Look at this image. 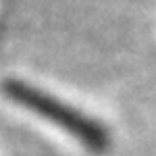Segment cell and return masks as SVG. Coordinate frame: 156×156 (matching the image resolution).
<instances>
[{"mask_svg": "<svg viewBox=\"0 0 156 156\" xmlns=\"http://www.w3.org/2000/svg\"><path fill=\"white\" fill-rule=\"evenodd\" d=\"M4 94L11 100L19 102L21 106H25L27 110H31V112H36L40 117L56 123L67 133H71L77 140H81V144L87 146L90 150L102 152V150L108 148V133L100 123L92 121L90 117H85L83 112H77L69 104H65V102H60L56 98L40 92L34 85H27L23 81L11 79V81L4 83Z\"/></svg>", "mask_w": 156, "mask_h": 156, "instance_id": "cell-1", "label": "cell"}]
</instances>
